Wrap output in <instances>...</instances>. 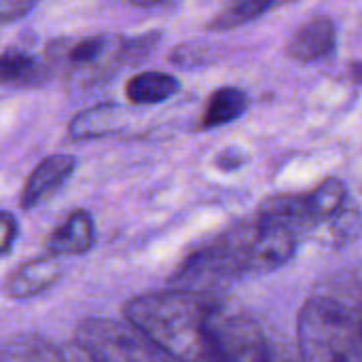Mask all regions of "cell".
<instances>
[{"label":"cell","mask_w":362,"mask_h":362,"mask_svg":"<svg viewBox=\"0 0 362 362\" xmlns=\"http://www.w3.org/2000/svg\"><path fill=\"white\" fill-rule=\"evenodd\" d=\"M244 161H246V159H244V153H240V151H235V148H227V151H223V153L216 157V165H218L221 170H238Z\"/></svg>","instance_id":"ffe728a7"},{"label":"cell","mask_w":362,"mask_h":362,"mask_svg":"<svg viewBox=\"0 0 362 362\" xmlns=\"http://www.w3.org/2000/svg\"><path fill=\"white\" fill-rule=\"evenodd\" d=\"M127 2L134 6H155V4H161L165 0H127Z\"/></svg>","instance_id":"44dd1931"},{"label":"cell","mask_w":362,"mask_h":362,"mask_svg":"<svg viewBox=\"0 0 362 362\" xmlns=\"http://www.w3.org/2000/svg\"><path fill=\"white\" fill-rule=\"evenodd\" d=\"M59 354H62V361L64 362H98L91 354H87V352L81 348L78 341L66 344V346L59 350Z\"/></svg>","instance_id":"d6986e66"},{"label":"cell","mask_w":362,"mask_h":362,"mask_svg":"<svg viewBox=\"0 0 362 362\" xmlns=\"http://www.w3.org/2000/svg\"><path fill=\"white\" fill-rule=\"evenodd\" d=\"M62 278V265L57 257H42V259H32L25 265H19L6 282V291L15 299H30L36 297L51 286L57 284Z\"/></svg>","instance_id":"9c48e42d"},{"label":"cell","mask_w":362,"mask_h":362,"mask_svg":"<svg viewBox=\"0 0 362 362\" xmlns=\"http://www.w3.org/2000/svg\"><path fill=\"white\" fill-rule=\"evenodd\" d=\"M161 32L140 36L95 34L81 40L59 38L47 45V66H59L76 91H91L108 83L125 64H136L157 47Z\"/></svg>","instance_id":"7a4b0ae2"},{"label":"cell","mask_w":362,"mask_h":362,"mask_svg":"<svg viewBox=\"0 0 362 362\" xmlns=\"http://www.w3.org/2000/svg\"><path fill=\"white\" fill-rule=\"evenodd\" d=\"M337 42L335 21L327 15H318L305 21L286 42V55L297 62H318L333 53Z\"/></svg>","instance_id":"52a82bcc"},{"label":"cell","mask_w":362,"mask_h":362,"mask_svg":"<svg viewBox=\"0 0 362 362\" xmlns=\"http://www.w3.org/2000/svg\"><path fill=\"white\" fill-rule=\"evenodd\" d=\"M248 95L238 87H221L216 89L202 115V129H214L227 123H233L248 110Z\"/></svg>","instance_id":"4fadbf2b"},{"label":"cell","mask_w":362,"mask_h":362,"mask_svg":"<svg viewBox=\"0 0 362 362\" xmlns=\"http://www.w3.org/2000/svg\"><path fill=\"white\" fill-rule=\"evenodd\" d=\"M221 303L206 291H165L134 297L125 320L178 362H202Z\"/></svg>","instance_id":"6da1fadb"},{"label":"cell","mask_w":362,"mask_h":362,"mask_svg":"<svg viewBox=\"0 0 362 362\" xmlns=\"http://www.w3.org/2000/svg\"><path fill=\"white\" fill-rule=\"evenodd\" d=\"M202 362H269L267 339L250 316L221 312Z\"/></svg>","instance_id":"5b68a950"},{"label":"cell","mask_w":362,"mask_h":362,"mask_svg":"<svg viewBox=\"0 0 362 362\" xmlns=\"http://www.w3.org/2000/svg\"><path fill=\"white\" fill-rule=\"evenodd\" d=\"M76 341L98 362H178L127 320H83L76 329Z\"/></svg>","instance_id":"277c9868"},{"label":"cell","mask_w":362,"mask_h":362,"mask_svg":"<svg viewBox=\"0 0 362 362\" xmlns=\"http://www.w3.org/2000/svg\"><path fill=\"white\" fill-rule=\"evenodd\" d=\"M229 2H235V0H229Z\"/></svg>","instance_id":"7402d4cb"},{"label":"cell","mask_w":362,"mask_h":362,"mask_svg":"<svg viewBox=\"0 0 362 362\" xmlns=\"http://www.w3.org/2000/svg\"><path fill=\"white\" fill-rule=\"evenodd\" d=\"M0 362H64L59 350L38 337H17L0 348Z\"/></svg>","instance_id":"5bb4252c"},{"label":"cell","mask_w":362,"mask_h":362,"mask_svg":"<svg viewBox=\"0 0 362 362\" xmlns=\"http://www.w3.org/2000/svg\"><path fill=\"white\" fill-rule=\"evenodd\" d=\"M17 238V221L8 212H0V257H4Z\"/></svg>","instance_id":"ac0fdd59"},{"label":"cell","mask_w":362,"mask_h":362,"mask_svg":"<svg viewBox=\"0 0 362 362\" xmlns=\"http://www.w3.org/2000/svg\"><path fill=\"white\" fill-rule=\"evenodd\" d=\"M286 0H235L231 2L212 23L210 28L212 30H231V28H238L250 19H257L261 17L263 13L276 8L278 4H282Z\"/></svg>","instance_id":"9a60e30c"},{"label":"cell","mask_w":362,"mask_h":362,"mask_svg":"<svg viewBox=\"0 0 362 362\" xmlns=\"http://www.w3.org/2000/svg\"><path fill=\"white\" fill-rule=\"evenodd\" d=\"M303 362H362L358 308L337 295H314L299 314Z\"/></svg>","instance_id":"3957f363"},{"label":"cell","mask_w":362,"mask_h":362,"mask_svg":"<svg viewBox=\"0 0 362 362\" xmlns=\"http://www.w3.org/2000/svg\"><path fill=\"white\" fill-rule=\"evenodd\" d=\"M176 76L159 70H146L132 76L125 85V95L132 104H159L178 91Z\"/></svg>","instance_id":"7c38bea8"},{"label":"cell","mask_w":362,"mask_h":362,"mask_svg":"<svg viewBox=\"0 0 362 362\" xmlns=\"http://www.w3.org/2000/svg\"><path fill=\"white\" fill-rule=\"evenodd\" d=\"M49 76V66L23 49L0 53V85H42Z\"/></svg>","instance_id":"8fae6325"},{"label":"cell","mask_w":362,"mask_h":362,"mask_svg":"<svg viewBox=\"0 0 362 362\" xmlns=\"http://www.w3.org/2000/svg\"><path fill=\"white\" fill-rule=\"evenodd\" d=\"M212 47L204 45V42H187L176 47L170 53V62L178 64L180 68H193V66H202L206 62L212 59Z\"/></svg>","instance_id":"2e32d148"},{"label":"cell","mask_w":362,"mask_h":362,"mask_svg":"<svg viewBox=\"0 0 362 362\" xmlns=\"http://www.w3.org/2000/svg\"><path fill=\"white\" fill-rule=\"evenodd\" d=\"M95 244V225L87 210H74L47 240V248L53 257L85 255Z\"/></svg>","instance_id":"ba28073f"},{"label":"cell","mask_w":362,"mask_h":362,"mask_svg":"<svg viewBox=\"0 0 362 362\" xmlns=\"http://www.w3.org/2000/svg\"><path fill=\"white\" fill-rule=\"evenodd\" d=\"M40 0H0V25L25 17Z\"/></svg>","instance_id":"e0dca14e"},{"label":"cell","mask_w":362,"mask_h":362,"mask_svg":"<svg viewBox=\"0 0 362 362\" xmlns=\"http://www.w3.org/2000/svg\"><path fill=\"white\" fill-rule=\"evenodd\" d=\"M127 123V108L115 102H102L78 112L70 121V138L74 140H89L117 134Z\"/></svg>","instance_id":"30bf717a"},{"label":"cell","mask_w":362,"mask_h":362,"mask_svg":"<svg viewBox=\"0 0 362 362\" xmlns=\"http://www.w3.org/2000/svg\"><path fill=\"white\" fill-rule=\"evenodd\" d=\"M76 159L72 155H51L42 159L28 176L21 191V208L32 210L49 199L74 172Z\"/></svg>","instance_id":"8992f818"}]
</instances>
